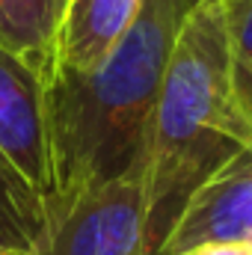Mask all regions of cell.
<instances>
[{
	"mask_svg": "<svg viewBox=\"0 0 252 255\" xmlns=\"http://www.w3.org/2000/svg\"><path fill=\"white\" fill-rule=\"evenodd\" d=\"M199 0H145L95 71L42 65L57 217L77 193L139 172L175 36Z\"/></svg>",
	"mask_w": 252,
	"mask_h": 255,
	"instance_id": "1",
	"label": "cell"
},
{
	"mask_svg": "<svg viewBox=\"0 0 252 255\" xmlns=\"http://www.w3.org/2000/svg\"><path fill=\"white\" fill-rule=\"evenodd\" d=\"M241 148H252V130L235 98L226 15L199 0L175 36L142 160L151 255L190 193Z\"/></svg>",
	"mask_w": 252,
	"mask_h": 255,
	"instance_id": "2",
	"label": "cell"
},
{
	"mask_svg": "<svg viewBox=\"0 0 252 255\" xmlns=\"http://www.w3.org/2000/svg\"><path fill=\"white\" fill-rule=\"evenodd\" d=\"M0 175L33 196L54 226L57 178L51 160L42 68L0 51Z\"/></svg>",
	"mask_w": 252,
	"mask_h": 255,
	"instance_id": "3",
	"label": "cell"
},
{
	"mask_svg": "<svg viewBox=\"0 0 252 255\" xmlns=\"http://www.w3.org/2000/svg\"><path fill=\"white\" fill-rule=\"evenodd\" d=\"M36 255H151L142 169L77 193Z\"/></svg>",
	"mask_w": 252,
	"mask_h": 255,
	"instance_id": "4",
	"label": "cell"
},
{
	"mask_svg": "<svg viewBox=\"0 0 252 255\" xmlns=\"http://www.w3.org/2000/svg\"><path fill=\"white\" fill-rule=\"evenodd\" d=\"M202 244H252V148H241L190 193L154 255Z\"/></svg>",
	"mask_w": 252,
	"mask_h": 255,
	"instance_id": "5",
	"label": "cell"
},
{
	"mask_svg": "<svg viewBox=\"0 0 252 255\" xmlns=\"http://www.w3.org/2000/svg\"><path fill=\"white\" fill-rule=\"evenodd\" d=\"M145 0H65L48 63L95 71L127 36Z\"/></svg>",
	"mask_w": 252,
	"mask_h": 255,
	"instance_id": "6",
	"label": "cell"
},
{
	"mask_svg": "<svg viewBox=\"0 0 252 255\" xmlns=\"http://www.w3.org/2000/svg\"><path fill=\"white\" fill-rule=\"evenodd\" d=\"M63 6L65 0H0V51L42 68Z\"/></svg>",
	"mask_w": 252,
	"mask_h": 255,
	"instance_id": "7",
	"label": "cell"
},
{
	"mask_svg": "<svg viewBox=\"0 0 252 255\" xmlns=\"http://www.w3.org/2000/svg\"><path fill=\"white\" fill-rule=\"evenodd\" d=\"M48 235V211L0 175V253L36 255Z\"/></svg>",
	"mask_w": 252,
	"mask_h": 255,
	"instance_id": "8",
	"label": "cell"
},
{
	"mask_svg": "<svg viewBox=\"0 0 252 255\" xmlns=\"http://www.w3.org/2000/svg\"><path fill=\"white\" fill-rule=\"evenodd\" d=\"M223 15H226V33H229L232 60H235L238 68L252 74V0L223 3Z\"/></svg>",
	"mask_w": 252,
	"mask_h": 255,
	"instance_id": "9",
	"label": "cell"
},
{
	"mask_svg": "<svg viewBox=\"0 0 252 255\" xmlns=\"http://www.w3.org/2000/svg\"><path fill=\"white\" fill-rule=\"evenodd\" d=\"M235 98H238V107L252 130V74H247L238 65H235Z\"/></svg>",
	"mask_w": 252,
	"mask_h": 255,
	"instance_id": "10",
	"label": "cell"
},
{
	"mask_svg": "<svg viewBox=\"0 0 252 255\" xmlns=\"http://www.w3.org/2000/svg\"><path fill=\"white\" fill-rule=\"evenodd\" d=\"M178 255H252V244H202Z\"/></svg>",
	"mask_w": 252,
	"mask_h": 255,
	"instance_id": "11",
	"label": "cell"
},
{
	"mask_svg": "<svg viewBox=\"0 0 252 255\" xmlns=\"http://www.w3.org/2000/svg\"><path fill=\"white\" fill-rule=\"evenodd\" d=\"M208 3H220L223 6V3H232V0H208Z\"/></svg>",
	"mask_w": 252,
	"mask_h": 255,
	"instance_id": "12",
	"label": "cell"
},
{
	"mask_svg": "<svg viewBox=\"0 0 252 255\" xmlns=\"http://www.w3.org/2000/svg\"><path fill=\"white\" fill-rule=\"evenodd\" d=\"M0 255H21V253H0Z\"/></svg>",
	"mask_w": 252,
	"mask_h": 255,
	"instance_id": "13",
	"label": "cell"
}]
</instances>
